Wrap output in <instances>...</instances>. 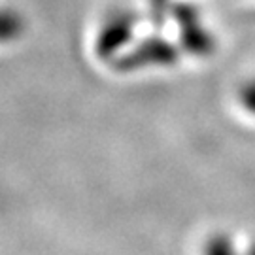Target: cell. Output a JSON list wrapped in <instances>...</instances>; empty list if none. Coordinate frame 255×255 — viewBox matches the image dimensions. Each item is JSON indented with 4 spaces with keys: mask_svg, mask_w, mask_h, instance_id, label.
Instances as JSON below:
<instances>
[{
    "mask_svg": "<svg viewBox=\"0 0 255 255\" xmlns=\"http://www.w3.org/2000/svg\"><path fill=\"white\" fill-rule=\"evenodd\" d=\"M180 59V49L170 40L161 36H147L128 47L114 61L119 72H134L147 66H172Z\"/></svg>",
    "mask_w": 255,
    "mask_h": 255,
    "instance_id": "obj_1",
    "label": "cell"
},
{
    "mask_svg": "<svg viewBox=\"0 0 255 255\" xmlns=\"http://www.w3.org/2000/svg\"><path fill=\"white\" fill-rule=\"evenodd\" d=\"M172 19L180 32V46L193 57H208L216 49V38L202 25L201 11L191 2H174Z\"/></svg>",
    "mask_w": 255,
    "mask_h": 255,
    "instance_id": "obj_2",
    "label": "cell"
},
{
    "mask_svg": "<svg viewBox=\"0 0 255 255\" xmlns=\"http://www.w3.org/2000/svg\"><path fill=\"white\" fill-rule=\"evenodd\" d=\"M136 19L127 11H119L110 15L101 27L95 40V53L101 61H116L125 53L134 40Z\"/></svg>",
    "mask_w": 255,
    "mask_h": 255,
    "instance_id": "obj_3",
    "label": "cell"
},
{
    "mask_svg": "<svg viewBox=\"0 0 255 255\" xmlns=\"http://www.w3.org/2000/svg\"><path fill=\"white\" fill-rule=\"evenodd\" d=\"M174 0H147V17L157 28L166 23V19H172Z\"/></svg>",
    "mask_w": 255,
    "mask_h": 255,
    "instance_id": "obj_4",
    "label": "cell"
},
{
    "mask_svg": "<svg viewBox=\"0 0 255 255\" xmlns=\"http://www.w3.org/2000/svg\"><path fill=\"white\" fill-rule=\"evenodd\" d=\"M25 27L23 19L19 13L11 11V9H6L4 15H2V38L4 40H11V38H17L21 34V30Z\"/></svg>",
    "mask_w": 255,
    "mask_h": 255,
    "instance_id": "obj_5",
    "label": "cell"
},
{
    "mask_svg": "<svg viewBox=\"0 0 255 255\" xmlns=\"http://www.w3.org/2000/svg\"><path fill=\"white\" fill-rule=\"evenodd\" d=\"M238 101H240L242 108L246 110L248 114L255 116V78L242 83V87L238 91Z\"/></svg>",
    "mask_w": 255,
    "mask_h": 255,
    "instance_id": "obj_6",
    "label": "cell"
},
{
    "mask_svg": "<svg viewBox=\"0 0 255 255\" xmlns=\"http://www.w3.org/2000/svg\"><path fill=\"white\" fill-rule=\"evenodd\" d=\"M206 255H235V254H233V248H231V242H229L227 238L218 237L208 244Z\"/></svg>",
    "mask_w": 255,
    "mask_h": 255,
    "instance_id": "obj_7",
    "label": "cell"
},
{
    "mask_svg": "<svg viewBox=\"0 0 255 255\" xmlns=\"http://www.w3.org/2000/svg\"><path fill=\"white\" fill-rule=\"evenodd\" d=\"M250 255H255V244L252 246V250H250Z\"/></svg>",
    "mask_w": 255,
    "mask_h": 255,
    "instance_id": "obj_8",
    "label": "cell"
}]
</instances>
